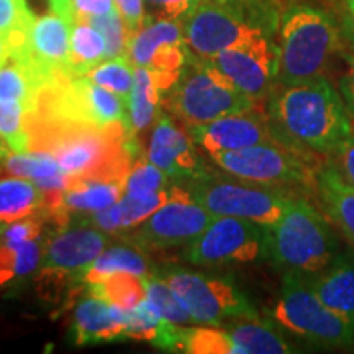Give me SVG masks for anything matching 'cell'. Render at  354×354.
I'll return each mask as SVG.
<instances>
[{
  "instance_id": "6",
  "label": "cell",
  "mask_w": 354,
  "mask_h": 354,
  "mask_svg": "<svg viewBox=\"0 0 354 354\" xmlns=\"http://www.w3.org/2000/svg\"><path fill=\"white\" fill-rule=\"evenodd\" d=\"M320 154L292 143H264L240 151L210 154L212 161L227 174L268 187L317 192Z\"/></svg>"
},
{
  "instance_id": "20",
  "label": "cell",
  "mask_w": 354,
  "mask_h": 354,
  "mask_svg": "<svg viewBox=\"0 0 354 354\" xmlns=\"http://www.w3.org/2000/svg\"><path fill=\"white\" fill-rule=\"evenodd\" d=\"M127 310L99 297L81 300L74 310L73 335L76 346L125 339Z\"/></svg>"
},
{
  "instance_id": "38",
  "label": "cell",
  "mask_w": 354,
  "mask_h": 354,
  "mask_svg": "<svg viewBox=\"0 0 354 354\" xmlns=\"http://www.w3.org/2000/svg\"><path fill=\"white\" fill-rule=\"evenodd\" d=\"M35 13L26 0H0V35L10 44V51L24 43Z\"/></svg>"
},
{
  "instance_id": "14",
  "label": "cell",
  "mask_w": 354,
  "mask_h": 354,
  "mask_svg": "<svg viewBox=\"0 0 354 354\" xmlns=\"http://www.w3.org/2000/svg\"><path fill=\"white\" fill-rule=\"evenodd\" d=\"M210 61L238 91L259 104L277 84L279 48L268 35L228 48Z\"/></svg>"
},
{
  "instance_id": "7",
  "label": "cell",
  "mask_w": 354,
  "mask_h": 354,
  "mask_svg": "<svg viewBox=\"0 0 354 354\" xmlns=\"http://www.w3.org/2000/svg\"><path fill=\"white\" fill-rule=\"evenodd\" d=\"M26 118L105 128L128 123V102L84 76L61 77L39 92Z\"/></svg>"
},
{
  "instance_id": "15",
  "label": "cell",
  "mask_w": 354,
  "mask_h": 354,
  "mask_svg": "<svg viewBox=\"0 0 354 354\" xmlns=\"http://www.w3.org/2000/svg\"><path fill=\"white\" fill-rule=\"evenodd\" d=\"M71 26L73 20L53 10L35 15L24 43L10 55L21 57L48 82L74 77L69 61Z\"/></svg>"
},
{
  "instance_id": "37",
  "label": "cell",
  "mask_w": 354,
  "mask_h": 354,
  "mask_svg": "<svg viewBox=\"0 0 354 354\" xmlns=\"http://www.w3.org/2000/svg\"><path fill=\"white\" fill-rule=\"evenodd\" d=\"M88 24L95 26L99 32L105 37L107 41V59H113V57L128 56V50H130V43L135 33L123 20L122 13L118 8L115 12H110L107 15L92 17V19H84Z\"/></svg>"
},
{
  "instance_id": "41",
  "label": "cell",
  "mask_w": 354,
  "mask_h": 354,
  "mask_svg": "<svg viewBox=\"0 0 354 354\" xmlns=\"http://www.w3.org/2000/svg\"><path fill=\"white\" fill-rule=\"evenodd\" d=\"M198 0H145L146 24L183 20Z\"/></svg>"
},
{
  "instance_id": "4",
  "label": "cell",
  "mask_w": 354,
  "mask_h": 354,
  "mask_svg": "<svg viewBox=\"0 0 354 354\" xmlns=\"http://www.w3.org/2000/svg\"><path fill=\"white\" fill-rule=\"evenodd\" d=\"M277 84L308 82L325 77L333 56L342 50V33L330 13L294 6L284 12L279 28Z\"/></svg>"
},
{
  "instance_id": "22",
  "label": "cell",
  "mask_w": 354,
  "mask_h": 354,
  "mask_svg": "<svg viewBox=\"0 0 354 354\" xmlns=\"http://www.w3.org/2000/svg\"><path fill=\"white\" fill-rule=\"evenodd\" d=\"M317 197L322 210L354 248V187L339 177L328 162L317 176Z\"/></svg>"
},
{
  "instance_id": "11",
  "label": "cell",
  "mask_w": 354,
  "mask_h": 354,
  "mask_svg": "<svg viewBox=\"0 0 354 354\" xmlns=\"http://www.w3.org/2000/svg\"><path fill=\"white\" fill-rule=\"evenodd\" d=\"M266 258H269V228L236 216H214L185 248V259L205 268L250 264Z\"/></svg>"
},
{
  "instance_id": "19",
  "label": "cell",
  "mask_w": 354,
  "mask_h": 354,
  "mask_svg": "<svg viewBox=\"0 0 354 354\" xmlns=\"http://www.w3.org/2000/svg\"><path fill=\"white\" fill-rule=\"evenodd\" d=\"M187 128L177 127L167 115H161L149 141L148 158L171 179L190 180L209 167L203 166Z\"/></svg>"
},
{
  "instance_id": "5",
  "label": "cell",
  "mask_w": 354,
  "mask_h": 354,
  "mask_svg": "<svg viewBox=\"0 0 354 354\" xmlns=\"http://www.w3.org/2000/svg\"><path fill=\"white\" fill-rule=\"evenodd\" d=\"M166 105L187 130L207 125L225 115L261 107L259 102L238 91L210 59L190 51L179 79L167 91Z\"/></svg>"
},
{
  "instance_id": "36",
  "label": "cell",
  "mask_w": 354,
  "mask_h": 354,
  "mask_svg": "<svg viewBox=\"0 0 354 354\" xmlns=\"http://www.w3.org/2000/svg\"><path fill=\"white\" fill-rule=\"evenodd\" d=\"M146 284V297L156 305L161 315L177 325H190L194 322L189 310L185 308L183 300L177 297V294L172 290V287L161 276H153L148 274L145 276Z\"/></svg>"
},
{
  "instance_id": "33",
  "label": "cell",
  "mask_w": 354,
  "mask_h": 354,
  "mask_svg": "<svg viewBox=\"0 0 354 354\" xmlns=\"http://www.w3.org/2000/svg\"><path fill=\"white\" fill-rule=\"evenodd\" d=\"M0 162H2L3 171L8 176L24 177V179H30L33 183L61 172L59 165L51 154L44 151H33V149L25 153L10 151Z\"/></svg>"
},
{
  "instance_id": "25",
  "label": "cell",
  "mask_w": 354,
  "mask_h": 354,
  "mask_svg": "<svg viewBox=\"0 0 354 354\" xmlns=\"http://www.w3.org/2000/svg\"><path fill=\"white\" fill-rule=\"evenodd\" d=\"M46 79L39 76L28 63L15 55L0 66V100H17L32 112L37 105L39 92L48 86Z\"/></svg>"
},
{
  "instance_id": "34",
  "label": "cell",
  "mask_w": 354,
  "mask_h": 354,
  "mask_svg": "<svg viewBox=\"0 0 354 354\" xmlns=\"http://www.w3.org/2000/svg\"><path fill=\"white\" fill-rule=\"evenodd\" d=\"M171 197V187L154 190L148 194H125L118 201L122 218V233L130 232L131 228L138 227L146 218H149L154 212L161 209Z\"/></svg>"
},
{
  "instance_id": "47",
  "label": "cell",
  "mask_w": 354,
  "mask_h": 354,
  "mask_svg": "<svg viewBox=\"0 0 354 354\" xmlns=\"http://www.w3.org/2000/svg\"><path fill=\"white\" fill-rule=\"evenodd\" d=\"M10 56V44H8V39L0 35V66H2Z\"/></svg>"
},
{
  "instance_id": "28",
  "label": "cell",
  "mask_w": 354,
  "mask_h": 354,
  "mask_svg": "<svg viewBox=\"0 0 354 354\" xmlns=\"http://www.w3.org/2000/svg\"><path fill=\"white\" fill-rule=\"evenodd\" d=\"M162 95L165 92L153 71L148 68H135L133 88L128 97V122L135 135L151 125L158 115Z\"/></svg>"
},
{
  "instance_id": "26",
  "label": "cell",
  "mask_w": 354,
  "mask_h": 354,
  "mask_svg": "<svg viewBox=\"0 0 354 354\" xmlns=\"http://www.w3.org/2000/svg\"><path fill=\"white\" fill-rule=\"evenodd\" d=\"M43 240L21 243H0V289L20 286L37 274L44 253Z\"/></svg>"
},
{
  "instance_id": "9",
  "label": "cell",
  "mask_w": 354,
  "mask_h": 354,
  "mask_svg": "<svg viewBox=\"0 0 354 354\" xmlns=\"http://www.w3.org/2000/svg\"><path fill=\"white\" fill-rule=\"evenodd\" d=\"M271 315L281 328L322 346H351L354 325L326 307L304 274L286 271Z\"/></svg>"
},
{
  "instance_id": "31",
  "label": "cell",
  "mask_w": 354,
  "mask_h": 354,
  "mask_svg": "<svg viewBox=\"0 0 354 354\" xmlns=\"http://www.w3.org/2000/svg\"><path fill=\"white\" fill-rule=\"evenodd\" d=\"M87 287L91 295L125 310L136 307L146 299L145 276L133 272H113L99 284Z\"/></svg>"
},
{
  "instance_id": "1",
  "label": "cell",
  "mask_w": 354,
  "mask_h": 354,
  "mask_svg": "<svg viewBox=\"0 0 354 354\" xmlns=\"http://www.w3.org/2000/svg\"><path fill=\"white\" fill-rule=\"evenodd\" d=\"M30 149L51 154L64 174L76 179L127 180L141 154L128 123L99 128L26 118Z\"/></svg>"
},
{
  "instance_id": "39",
  "label": "cell",
  "mask_w": 354,
  "mask_h": 354,
  "mask_svg": "<svg viewBox=\"0 0 354 354\" xmlns=\"http://www.w3.org/2000/svg\"><path fill=\"white\" fill-rule=\"evenodd\" d=\"M183 353L236 354L227 328L210 325L203 328H185Z\"/></svg>"
},
{
  "instance_id": "35",
  "label": "cell",
  "mask_w": 354,
  "mask_h": 354,
  "mask_svg": "<svg viewBox=\"0 0 354 354\" xmlns=\"http://www.w3.org/2000/svg\"><path fill=\"white\" fill-rule=\"evenodd\" d=\"M26 115L28 109L21 102L0 100V138L13 153L30 151Z\"/></svg>"
},
{
  "instance_id": "18",
  "label": "cell",
  "mask_w": 354,
  "mask_h": 354,
  "mask_svg": "<svg viewBox=\"0 0 354 354\" xmlns=\"http://www.w3.org/2000/svg\"><path fill=\"white\" fill-rule=\"evenodd\" d=\"M109 241V236L102 230L73 223L46 238L39 268L59 269L81 281L84 269L94 263Z\"/></svg>"
},
{
  "instance_id": "16",
  "label": "cell",
  "mask_w": 354,
  "mask_h": 354,
  "mask_svg": "<svg viewBox=\"0 0 354 354\" xmlns=\"http://www.w3.org/2000/svg\"><path fill=\"white\" fill-rule=\"evenodd\" d=\"M187 55L180 25L165 20L146 24L133 37L128 50V57L135 68L151 69L165 94L179 79Z\"/></svg>"
},
{
  "instance_id": "24",
  "label": "cell",
  "mask_w": 354,
  "mask_h": 354,
  "mask_svg": "<svg viewBox=\"0 0 354 354\" xmlns=\"http://www.w3.org/2000/svg\"><path fill=\"white\" fill-rule=\"evenodd\" d=\"M236 354H286L295 349L279 335V331L259 318H245L225 326Z\"/></svg>"
},
{
  "instance_id": "45",
  "label": "cell",
  "mask_w": 354,
  "mask_h": 354,
  "mask_svg": "<svg viewBox=\"0 0 354 354\" xmlns=\"http://www.w3.org/2000/svg\"><path fill=\"white\" fill-rule=\"evenodd\" d=\"M343 57L344 63H346V69H344L343 76L339 77L338 91L344 104H346L349 113L354 117V50L344 53Z\"/></svg>"
},
{
  "instance_id": "10",
  "label": "cell",
  "mask_w": 354,
  "mask_h": 354,
  "mask_svg": "<svg viewBox=\"0 0 354 354\" xmlns=\"http://www.w3.org/2000/svg\"><path fill=\"white\" fill-rule=\"evenodd\" d=\"M183 300L194 322L220 326L245 318H258V312L236 284L225 277L172 269L161 274Z\"/></svg>"
},
{
  "instance_id": "23",
  "label": "cell",
  "mask_w": 354,
  "mask_h": 354,
  "mask_svg": "<svg viewBox=\"0 0 354 354\" xmlns=\"http://www.w3.org/2000/svg\"><path fill=\"white\" fill-rule=\"evenodd\" d=\"M127 180H95L73 177L64 192L63 207L71 216V225L81 216L95 214L117 203L125 194Z\"/></svg>"
},
{
  "instance_id": "32",
  "label": "cell",
  "mask_w": 354,
  "mask_h": 354,
  "mask_svg": "<svg viewBox=\"0 0 354 354\" xmlns=\"http://www.w3.org/2000/svg\"><path fill=\"white\" fill-rule=\"evenodd\" d=\"M84 77L91 79L97 86L109 88L128 102L133 88V79H135V64L131 63L128 56L105 59L100 64L88 69L84 74Z\"/></svg>"
},
{
  "instance_id": "49",
  "label": "cell",
  "mask_w": 354,
  "mask_h": 354,
  "mask_svg": "<svg viewBox=\"0 0 354 354\" xmlns=\"http://www.w3.org/2000/svg\"><path fill=\"white\" fill-rule=\"evenodd\" d=\"M8 153H10V149L7 148V145L3 143V140H2V138H0V161H2V159L6 158Z\"/></svg>"
},
{
  "instance_id": "42",
  "label": "cell",
  "mask_w": 354,
  "mask_h": 354,
  "mask_svg": "<svg viewBox=\"0 0 354 354\" xmlns=\"http://www.w3.org/2000/svg\"><path fill=\"white\" fill-rule=\"evenodd\" d=\"M326 162L339 177L354 187V131L326 156Z\"/></svg>"
},
{
  "instance_id": "8",
  "label": "cell",
  "mask_w": 354,
  "mask_h": 354,
  "mask_svg": "<svg viewBox=\"0 0 354 354\" xmlns=\"http://www.w3.org/2000/svg\"><path fill=\"white\" fill-rule=\"evenodd\" d=\"M189 190L214 216H236L271 228L299 194L248 180L227 179L207 169L187 180Z\"/></svg>"
},
{
  "instance_id": "29",
  "label": "cell",
  "mask_w": 354,
  "mask_h": 354,
  "mask_svg": "<svg viewBox=\"0 0 354 354\" xmlns=\"http://www.w3.org/2000/svg\"><path fill=\"white\" fill-rule=\"evenodd\" d=\"M107 59V41L94 25L74 19L71 26L69 61L74 76H84L88 69Z\"/></svg>"
},
{
  "instance_id": "2",
  "label": "cell",
  "mask_w": 354,
  "mask_h": 354,
  "mask_svg": "<svg viewBox=\"0 0 354 354\" xmlns=\"http://www.w3.org/2000/svg\"><path fill=\"white\" fill-rule=\"evenodd\" d=\"M266 112L282 138L328 156L354 131V117L328 79L276 84L266 99Z\"/></svg>"
},
{
  "instance_id": "27",
  "label": "cell",
  "mask_w": 354,
  "mask_h": 354,
  "mask_svg": "<svg viewBox=\"0 0 354 354\" xmlns=\"http://www.w3.org/2000/svg\"><path fill=\"white\" fill-rule=\"evenodd\" d=\"M43 192L24 177H0V227L41 212Z\"/></svg>"
},
{
  "instance_id": "50",
  "label": "cell",
  "mask_w": 354,
  "mask_h": 354,
  "mask_svg": "<svg viewBox=\"0 0 354 354\" xmlns=\"http://www.w3.org/2000/svg\"><path fill=\"white\" fill-rule=\"evenodd\" d=\"M2 172H3V167H2V162H0V177H2Z\"/></svg>"
},
{
  "instance_id": "13",
  "label": "cell",
  "mask_w": 354,
  "mask_h": 354,
  "mask_svg": "<svg viewBox=\"0 0 354 354\" xmlns=\"http://www.w3.org/2000/svg\"><path fill=\"white\" fill-rule=\"evenodd\" d=\"M212 220L214 215L192 196L189 189L174 185L171 187L169 201L138 227L123 233L122 238L131 245L148 250L187 246Z\"/></svg>"
},
{
  "instance_id": "48",
  "label": "cell",
  "mask_w": 354,
  "mask_h": 354,
  "mask_svg": "<svg viewBox=\"0 0 354 354\" xmlns=\"http://www.w3.org/2000/svg\"><path fill=\"white\" fill-rule=\"evenodd\" d=\"M344 6H346V10L349 13V19L353 21V28H354V0H344Z\"/></svg>"
},
{
  "instance_id": "12",
  "label": "cell",
  "mask_w": 354,
  "mask_h": 354,
  "mask_svg": "<svg viewBox=\"0 0 354 354\" xmlns=\"http://www.w3.org/2000/svg\"><path fill=\"white\" fill-rule=\"evenodd\" d=\"M187 50L203 59L268 35L264 26L223 0H198L180 20Z\"/></svg>"
},
{
  "instance_id": "21",
  "label": "cell",
  "mask_w": 354,
  "mask_h": 354,
  "mask_svg": "<svg viewBox=\"0 0 354 354\" xmlns=\"http://www.w3.org/2000/svg\"><path fill=\"white\" fill-rule=\"evenodd\" d=\"M310 286L326 307L354 325V248H342L328 268L308 277Z\"/></svg>"
},
{
  "instance_id": "43",
  "label": "cell",
  "mask_w": 354,
  "mask_h": 354,
  "mask_svg": "<svg viewBox=\"0 0 354 354\" xmlns=\"http://www.w3.org/2000/svg\"><path fill=\"white\" fill-rule=\"evenodd\" d=\"M118 12L122 13L123 20L127 21L133 33H138L146 25L145 0H115Z\"/></svg>"
},
{
  "instance_id": "3",
  "label": "cell",
  "mask_w": 354,
  "mask_h": 354,
  "mask_svg": "<svg viewBox=\"0 0 354 354\" xmlns=\"http://www.w3.org/2000/svg\"><path fill=\"white\" fill-rule=\"evenodd\" d=\"M342 251L335 225L305 196H297L269 228V259L282 271L315 276Z\"/></svg>"
},
{
  "instance_id": "46",
  "label": "cell",
  "mask_w": 354,
  "mask_h": 354,
  "mask_svg": "<svg viewBox=\"0 0 354 354\" xmlns=\"http://www.w3.org/2000/svg\"><path fill=\"white\" fill-rule=\"evenodd\" d=\"M50 10L59 13V15L66 17V19L73 20V0H48Z\"/></svg>"
},
{
  "instance_id": "40",
  "label": "cell",
  "mask_w": 354,
  "mask_h": 354,
  "mask_svg": "<svg viewBox=\"0 0 354 354\" xmlns=\"http://www.w3.org/2000/svg\"><path fill=\"white\" fill-rule=\"evenodd\" d=\"M171 177L156 165L149 161L148 156H141L133 162L130 174L127 177L125 194H148L154 190L167 189Z\"/></svg>"
},
{
  "instance_id": "44",
  "label": "cell",
  "mask_w": 354,
  "mask_h": 354,
  "mask_svg": "<svg viewBox=\"0 0 354 354\" xmlns=\"http://www.w3.org/2000/svg\"><path fill=\"white\" fill-rule=\"evenodd\" d=\"M115 10H117L115 0H73L74 19H92Z\"/></svg>"
},
{
  "instance_id": "30",
  "label": "cell",
  "mask_w": 354,
  "mask_h": 354,
  "mask_svg": "<svg viewBox=\"0 0 354 354\" xmlns=\"http://www.w3.org/2000/svg\"><path fill=\"white\" fill-rule=\"evenodd\" d=\"M113 272H133L138 276H148L149 264L145 254L131 246H112L97 256L91 266L81 274V282L86 286L99 284Z\"/></svg>"
},
{
  "instance_id": "17",
  "label": "cell",
  "mask_w": 354,
  "mask_h": 354,
  "mask_svg": "<svg viewBox=\"0 0 354 354\" xmlns=\"http://www.w3.org/2000/svg\"><path fill=\"white\" fill-rule=\"evenodd\" d=\"M189 133L196 145L209 154L240 151L251 146L279 143V141L289 143L286 138H282L263 107L225 115L207 125L189 128Z\"/></svg>"
}]
</instances>
